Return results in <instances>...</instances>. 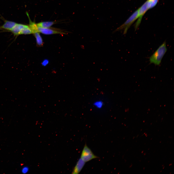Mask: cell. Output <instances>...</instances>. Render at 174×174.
<instances>
[{
  "mask_svg": "<svg viewBox=\"0 0 174 174\" xmlns=\"http://www.w3.org/2000/svg\"><path fill=\"white\" fill-rule=\"evenodd\" d=\"M167 50L166 43L165 41L150 57L149 60L150 63H153L156 65H159Z\"/></svg>",
  "mask_w": 174,
  "mask_h": 174,
  "instance_id": "1",
  "label": "cell"
},
{
  "mask_svg": "<svg viewBox=\"0 0 174 174\" xmlns=\"http://www.w3.org/2000/svg\"><path fill=\"white\" fill-rule=\"evenodd\" d=\"M138 9L135 11L123 24L114 31L113 33L123 30V34H126L129 29L138 19Z\"/></svg>",
  "mask_w": 174,
  "mask_h": 174,
  "instance_id": "2",
  "label": "cell"
},
{
  "mask_svg": "<svg viewBox=\"0 0 174 174\" xmlns=\"http://www.w3.org/2000/svg\"><path fill=\"white\" fill-rule=\"evenodd\" d=\"M150 4L148 0H147L143 5L138 8V17L134 25L135 30L139 27L142 18L146 11L150 9Z\"/></svg>",
  "mask_w": 174,
  "mask_h": 174,
  "instance_id": "3",
  "label": "cell"
},
{
  "mask_svg": "<svg viewBox=\"0 0 174 174\" xmlns=\"http://www.w3.org/2000/svg\"><path fill=\"white\" fill-rule=\"evenodd\" d=\"M80 158L86 163L99 157L93 153L86 143L82 151Z\"/></svg>",
  "mask_w": 174,
  "mask_h": 174,
  "instance_id": "4",
  "label": "cell"
},
{
  "mask_svg": "<svg viewBox=\"0 0 174 174\" xmlns=\"http://www.w3.org/2000/svg\"><path fill=\"white\" fill-rule=\"evenodd\" d=\"M38 31L39 33L47 35H51L55 34H65L64 32L55 29L49 28H43L38 27Z\"/></svg>",
  "mask_w": 174,
  "mask_h": 174,
  "instance_id": "5",
  "label": "cell"
},
{
  "mask_svg": "<svg viewBox=\"0 0 174 174\" xmlns=\"http://www.w3.org/2000/svg\"><path fill=\"white\" fill-rule=\"evenodd\" d=\"M4 23L0 26V29L10 31L17 23L11 21L4 20Z\"/></svg>",
  "mask_w": 174,
  "mask_h": 174,
  "instance_id": "6",
  "label": "cell"
},
{
  "mask_svg": "<svg viewBox=\"0 0 174 174\" xmlns=\"http://www.w3.org/2000/svg\"><path fill=\"white\" fill-rule=\"evenodd\" d=\"M86 162L80 158L77 161L72 172V174H78L81 171Z\"/></svg>",
  "mask_w": 174,
  "mask_h": 174,
  "instance_id": "7",
  "label": "cell"
},
{
  "mask_svg": "<svg viewBox=\"0 0 174 174\" xmlns=\"http://www.w3.org/2000/svg\"><path fill=\"white\" fill-rule=\"evenodd\" d=\"M25 25L22 24L16 23L10 31L14 36H17L20 35L21 31Z\"/></svg>",
  "mask_w": 174,
  "mask_h": 174,
  "instance_id": "8",
  "label": "cell"
},
{
  "mask_svg": "<svg viewBox=\"0 0 174 174\" xmlns=\"http://www.w3.org/2000/svg\"><path fill=\"white\" fill-rule=\"evenodd\" d=\"M26 14L27 15L29 20V26L32 32V34H34L36 32H38V27L36 23L34 22H33L31 20L29 15L27 12H26Z\"/></svg>",
  "mask_w": 174,
  "mask_h": 174,
  "instance_id": "9",
  "label": "cell"
},
{
  "mask_svg": "<svg viewBox=\"0 0 174 174\" xmlns=\"http://www.w3.org/2000/svg\"><path fill=\"white\" fill-rule=\"evenodd\" d=\"M54 23V22L53 21L42 22L36 23L37 26L43 28H49Z\"/></svg>",
  "mask_w": 174,
  "mask_h": 174,
  "instance_id": "10",
  "label": "cell"
},
{
  "mask_svg": "<svg viewBox=\"0 0 174 174\" xmlns=\"http://www.w3.org/2000/svg\"><path fill=\"white\" fill-rule=\"evenodd\" d=\"M104 103L103 101L100 99L97 100L94 102L93 105L95 108L101 110L103 107Z\"/></svg>",
  "mask_w": 174,
  "mask_h": 174,
  "instance_id": "11",
  "label": "cell"
},
{
  "mask_svg": "<svg viewBox=\"0 0 174 174\" xmlns=\"http://www.w3.org/2000/svg\"><path fill=\"white\" fill-rule=\"evenodd\" d=\"M36 40L37 44L39 46H42L43 44L42 39L39 33L36 32L33 34Z\"/></svg>",
  "mask_w": 174,
  "mask_h": 174,
  "instance_id": "12",
  "label": "cell"
},
{
  "mask_svg": "<svg viewBox=\"0 0 174 174\" xmlns=\"http://www.w3.org/2000/svg\"><path fill=\"white\" fill-rule=\"evenodd\" d=\"M32 34V32L29 26L26 25L21 31L20 35H27Z\"/></svg>",
  "mask_w": 174,
  "mask_h": 174,
  "instance_id": "13",
  "label": "cell"
},
{
  "mask_svg": "<svg viewBox=\"0 0 174 174\" xmlns=\"http://www.w3.org/2000/svg\"><path fill=\"white\" fill-rule=\"evenodd\" d=\"M150 4V9L155 7L158 2L159 0H148Z\"/></svg>",
  "mask_w": 174,
  "mask_h": 174,
  "instance_id": "14",
  "label": "cell"
},
{
  "mask_svg": "<svg viewBox=\"0 0 174 174\" xmlns=\"http://www.w3.org/2000/svg\"><path fill=\"white\" fill-rule=\"evenodd\" d=\"M29 171V168L27 167H23L22 169V172L23 174L27 173Z\"/></svg>",
  "mask_w": 174,
  "mask_h": 174,
  "instance_id": "15",
  "label": "cell"
},
{
  "mask_svg": "<svg viewBox=\"0 0 174 174\" xmlns=\"http://www.w3.org/2000/svg\"><path fill=\"white\" fill-rule=\"evenodd\" d=\"M48 63V61L47 60H44L43 62V65H45Z\"/></svg>",
  "mask_w": 174,
  "mask_h": 174,
  "instance_id": "16",
  "label": "cell"
}]
</instances>
